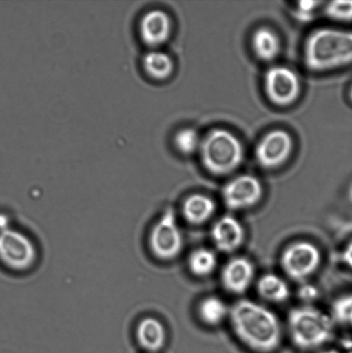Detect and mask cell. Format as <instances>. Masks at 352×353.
Returning a JSON list of instances; mask_svg holds the SVG:
<instances>
[{
	"instance_id": "6da1fadb",
	"label": "cell",
	"mask_w": 352,
	"mask_h": 353,
	"mask_svg": "<svg viewBox=\"0 0 352 353\" xmlns=\"http://www.w3.org/2000/svg\"><path fill=\"white\" fill-rule=\"evenodd\" d=\"M229 319L236 336L251 350L271 353L280 347V321L262 304L251 300H239L230 307Z\"/></svg>"
},
{
	"instance_id": "7a4b0ae2",
	"label": "cell",
	"mask_w": 352,
	"mask_h": 353,
	"mask_svg": "<svg viewBox=\"0 0 352 353\" xmlns=\"http://www.w3.org/2000/svg\"><path fill=\"white\" fill-rule=\"evenodd\" d=\"M305 63L310 70L325 72L352 64V32L320 29L305 45Z\"/></svg>"
},
{
	"instance_id": "3957f363",
	"label": "cell",
	"mask_w": 352,
	"mask_h": 353,
	"mask_svg": "<svg viewBox=\"0 0 352 353\" xmlns=\"http://www.w3.org/2000/svg\"><path fill=\"white\" fill-rule=\"evenodd\" d=\"M288 327L293 343L302 350L322 347L333 336L332 317L313 306L292 309L288 316Z\"/></svg>"
},
{
	"instance_id": "277c9868",
	"label": "cell",
	"mask_w": 352,
	"mask_h": 353,
	"mask_svg": "<svg viewBox=\"0 0 352 353\" xmlns=\"http://www.w3.org/2000/svg\"><path fill=\"white\" fill-rule=\"evenodd\" d=\"M202 161L210 174H229L236 170L243 160L240 141L229 131L214 130L201 143Z\"/></svg>"
},
{
	"instance_id": "5b68a950",
	"label": "cell",
	"mask_w": 352,
	"mask_h": 353,
	"mask_svg": "<svg viewBox=\"0 0 352 353\" xmlns=\"http://www.w3.org/2000/svg\"><path fill=\"white\" fill-rule=\"evenodd\" d=\"M322 254L318 247L308 241L293 242L282 251L280 264L289 279L305 282L318 271Z\"/></svg>"
},
{
	"instance_id": "8992f818",
	"label": "cell",
	"mask_w": 352,
	"mask_h": 353,
	"mask_svg": "<svg viewBox=\"0 0 352 353\" xmlns=\"http://www.w3.org/2000/svg\"><path fill=\"white\" fill-rule=\"evenodd\" d=\"M184 247V237L174 210L165 211L152 228L149 248L154 257L171 261L178 257Z\"/></svg>"
},
{
	"instance_id": "52a82bcc",
	"label": "cell",
	"mask_w": 352,
	"mask_h": 353,
	"mask_svg": "<svg viewBox=\"0 0 352 353\" xmlns=\"http://www.w3.org/2000/svg\"><path fill=\"white\" fill-rule=\"evenodd\" d=\"M37 259V250L26 234L12 228L0 232V261L14 271H26Z\"/></svg>"
},
{
	"instance_id": "ba28073f",
	"label": "cell",
	"mask_w": 352,
	"mask_h": 353,
	"mask_svg": "<svg viewBox=\"0 0 352 353\" xmlns=\"http://www.w3.org/2000/svg\"><path fill=\"white\" fill-rule=\"evenodd\" d=\"M263 196V186L256 176L241 175L231 180L222 190V199L227 209L240 211L257 205Z\"/></svg>"
},
{
	"instance_id": "9c48e42d",
	"label": "cell",
	"mask_w": 352,
	"mask_h": 353,
	"mask_svg": "<svg viewBox=\"0 0 352 353\" xmlns=\"http://www.w3.org/2000/svg\"><path fill=\"white\" fill-rule=\"evenodd\" d=\"M265 88L268 99L278 106L292 105L300 93L298 75L288 68L273 67L265 76Z\"/></svg>"
},
{
	"instance_id": "30bf717a",
	"label": "cell",
	"mask_w": 352,
	"mask_h": 353,
	"mask_svg": "<svg viewBox=\"0 0 352 353\" xmlns=\"http://www.w3.org/2000/svg\"><path fill=\"white\" fill-rule=\"evenodd\" d=\"M293 148L292 138L284 130H273L260 141L256 148L258 163L265 168L271 169L284 164Z\"/></svg>"
},
{
	"instance_id": "8fae6325",
	"label": "cell",
	"mask_w": 352,
	"mask_h": 353,
	"mask_svg": "<svg viewBox=\"0 0 352 353\" xmlns=\"http://www.w3.org/2000/svg\"><path fill=\"white\" fill-rule=\"evenodd\" d=\"M255 275L256 269L253 261L245 257H236L223 266L220 280L227 292L242 295L253 285Z\"/></svg>"
},
{
	"instance_id": "7c38bea8",
	"label": "cell",
	"mask_w": 352,
	"mask_h": 353,
	"mask_svg": "<svg viewBox=\"0 0 352 353\" xmlns=\"http://www.w3.org/2000/svg\"><path fill=\"white\" fill-rule=\"evenodd\" d=\"M210 236L217 250L224 254H233L243 245L246 231L239 219L227 214L213 224Z\"/></svg>"
},
{
	"instance_id": "4fadbf2b",
	"label": "cell",
	"mask_w": 352,
	"mask_h": 353,
	"mask_svg": "<svg viewBox=\"0 0 352 353\" xmlns=\"http://www.w3.org/2000/svg\"><path fill=\"white\" fill-rule=\"evenodd\" d=\"M172 23L171 17L161 10H152L141 17L139 33L147 46L157 50L167 43L171 37Z\"/></svg>"
},
{
	"instance_id": "5bb4252c",
	"label": "cell",
	"mask_w": 352,
	"mask_h": 353,
	"mask_svg": "<svg viewBox=\"0 0 352 353\" xmlns=\"http://www.w3.org/2000/svg\"><path fill=\"white\" fill-rule=\"evenodd\" d=\"M167 330L157 318H143L137 325L136 340L145 351L150 353L161 351L167 343Z\"/></svg>"
},
{
	"instance_id": "9a60e30c",
	"label": "cell",
	"mask_w": 352,
	"mask_h": 353,
	"mask_svg": "<svg viewBox=\"0 0 352 353\" xmlns=\"http://www.w3.org/2000/svg\"><path fill=\"white\" fill-rule=\"evenodd\" d=\"M215 201L203 194H193L185 199L182 206L183 216L191 225H203L215 214Z\"/></svg>"
},
{
	"instance_id": "2e32d148",
	"label": "cell",
	"mask_w": 352,
	"mask_h": 353,
	"mask_svg": "<svg viewBox=\"0 0 352 353\" xmlns=\"http://www.w3.org/2000/svg\"><path fill=\"white\" fill-rule=\"evenodd\" d=\"M257 292L262 299L274 303H284L291 297L287 282L274 273H267L258 280Z\"/></svg>"
},
{
	"instance_id": "e0dca14e",
	"label": "cell",
	"mask_w": 352,
	"mask_h": 353,
	"mask_svg": "<svg viewBox=\"0 0 352 353\" xmlns=\"http://www.w3.org/2000/svg\"><path fill=\"white\" fill-rule=\"evenodd\" d=\"M198 314L203 323L217 327L229 318L230 307L216 296L205 297L198 304Z\"/></svg>"
},
{
	"instance_id": "ac0fdd59",
	"label": "cell",
	"mask_w": 352,
	"mask_h": 353,
	"mask_svg": "<svg viewBox=\"0 0 352 353\" xmlns=\"http://www.w3.org/2000/svg\"><path fill=\"white\" fill-rule=\"evenodd\" d=\"M143 64L145 72L154 81H165L174 72V61L170 55L158 50L147 52L144 55Z\"/></svg>"
},
{
	"instance_id": "d6986e66",
	"label": "cell",
	"mask_w": 352,
	"mask_h": 353,
	"mask_svg": "<svg viewBox=\"0 0 352 353\" xmlns=\"http://www.w3.org/2000/svg\"><path fill=\"white\" fill-rule=\"evenodd\" d=\"M254 53L260 60L270 61L278 57L280 51V41L273 31L267 28H261L253 37Z\"/></svg>"
},
{
	"instance_id": "ffe728a7",
	"label": "cell",
	"mask_w": 352,
	"mask_h": 353,
	"mask_svg": "<svg viewBox=\"0 0 352 353\" xmlns=\"http://www.w3.org/2000/svg\"><path fill=\"white\" fill-rule=\"evenodd\" d=\"M218 259L211 249L200 248L191 252L188 258V266L193 275L206 278L216 271Z\"/></svg>"
},
{
	"instance_id": "44dd1931",
	"label": "cell",
	"mask_w": 352,
	"mask_h": 353,
	"mask_svg": "<svg viewBox=\"0 0 352 353\" xmlns=\"http://www.w3.org/2000/svg\"><path fill=\"white\" fill-rule=\"evenodd\" d=\"M174 144L178 151L185 155L194 154L196 150L201 146L198 132L191 128L179 130L175 134Z\"/></svg>"
},
{
	"instance_id": "7402d4cb",
	"label": "cell",
	"mask_w": 352,
	"mask_h": 353,
	"mask_svg": "<svg viewBox=\"0 0 352 353\" xmlns=\"http://www.w3.org/2000/svg\"><path fill=\"white\" fill-rule=\"evenodd\" d=\"M327 15L331 19L351 22L352 21V1H333L326 6Z\"/></svg>"
},
{
	"instance_id": "603a6c76",
	"label": "cell",
	"mask_w": 352,
	"mask_h": 353,
	"mask_svg": "<svg viewBox=\"0 0 352 353\" xmlns=\"http://www.w3.org/2000/svg\"><path fill=\"white\" fill-rule=\"evenodd\" d=\"M352 314V294L338 299L333 305V316L340 323L347 325Z\"/></svg>"
},
{
	"instance_id": "cb8c5ba5",
	"label": "cell",
	"mask_w": 352,
	"mask_h": 353,
	"mask_svg": "<svg viewBox=\"0 0 352 353\" xmlns=\"http://www.w3.org/2000/svg\"><path fill=\"white\" fill-rule=\"evenodd\" d=\"M320 3H322L317 1L299 2L298 10L295 12L296 17L302 22H308L312 19L315 10Z\"/></svg>"
},
{
	"instance_id": "d4e9b609",
	"label": "cell",
	"mask_w": 352,
	"mask_h": 353,
	"mask_svg": "<svg viewBox=\"0 0 352 353\" xmlns=\"http://www.w3.org/2000/svg\"><path fill=\"white\" fill-rule=\"evenodd\" d=\"M300 297L302 299L307 301V302H312L318 297V290L310 285H302L301 290H300Z\"/></svg>"
},
{
	"instance_id": "484cf974",
	"label": "cell",
	"mask_w": 352,
	"mask_h": 353,
	"mask_svg": "<svg viewBox=\"0 0 352 353\" xmlns=\"http://www.w3.org/2000/svg\"><path fill=\"white\" fill-rule=\"evenodd\" d=\"M342 259L348 268L352 269V241L346 245L342 252Z\"/></svg>"
},
{
	"instance_id": "4316f807",
	"label": "cell",
	"mask_w": 352,
	"mask_h": 353,
	"mask_svg": "<svg viewBox=\"0 0 352 353\" xmlns=\"http://www.w3.org/2000/svg\"><path fill=\"white\" fill-rule=\"evenodd\" d=\"M10 228L9 217L5 214H0V232L8 230Z\"/></svg>"
},
{
	"instance_id": "83f0119b",
	"label": "cell",
	"mask_w": 352,
	"mask_h": 353,
	"mask_svg": "<svg viewBox=\"0 0 352 353\" xmlns=\"http://www.w3.org/2000/svg\"><path fill=\"white\" fill-rule=\"evenodd\" d=\"M319 353H340L335 349H329V350H324L322 352H320Z\"/></svg>"
},
{
	"instance_id": "f1b7e54d",
	"label": "cell",
	"mask_w": 352,
	"mask_h": 353,
	"mask_svg": "<svg viewBox=\"0 0 352 353\" xmlns=\"http://www.w3.org/2000/svg\"><path fill=\"white\" fill-rule=\"evenodd\" d=\"M347 325H348V326L352 327V314H351V316L350 318L349 323H348Z\"/></svg>"
},
{
	"instance_id": "f546056e",
	"label": "cell",
	"mask_w": 352,
	"mask_h": 353,
	"mask_svg": "<svg viewBox=\"0 0 352 353\" xmlns=\"http://www.w3.org/2000/svg\"><path fill=\"white\" fill-rule=\"evenodd\" d=\"M350 97H351V99L352 101V86H351V92H350Z\"/></svg>"
},
{
	"instance_id": "4dcf8cb0",
	"label": "cell",
	"mask_w": 352,
	"mask_h": 353,
	"mask_svg": "<svg viewBox=\"0 0 352 353\" xmlns=\"http://www.w3.org/2000/svg\"><path fill=\"white\" fill-rule=\"evenodd\" d=\"M351 353H352V352Z\"/></svg>"
}]
</instances>
